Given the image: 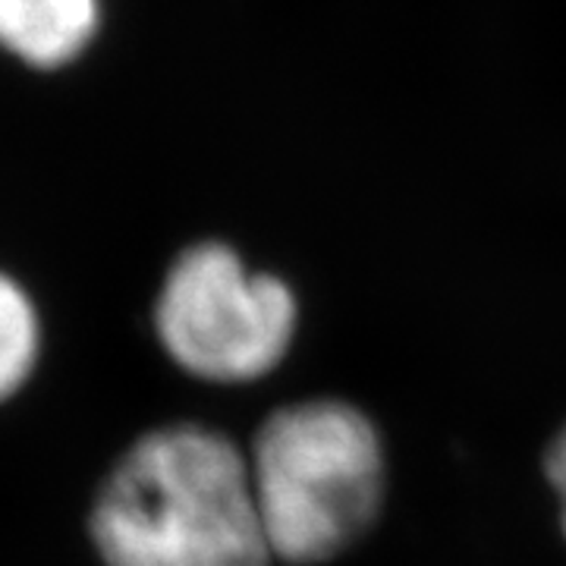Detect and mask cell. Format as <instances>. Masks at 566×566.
Wrapping results in <instances>:
<instances>
[{"mask_svg":"<svg viewBox=\"0 0 566 566\" xmlns=\"http://www.w3.org/2000/svg\"><path fill=\"white\" fill-rule=\"evenodd\" d=\"M88 535L104 566H268L249 460L205 424H158L120 453Z\"/></svg>","mask_w":566,"mask_h":566,"instance_id":"1","label":"cell"},{"mask_svg":"<svg viewBox=\"0 0 566 566\" xmlns=\"http://www.w3.org/2000/svg\"><path fill=\"white\" fill-rule=\"evenodd\" d=\"M167 359L211 385H249L274 371L296 337L293 290L252 271L223 243L182 249L155 300Z\"/></svg>","mask_w":566,"mask_h":566,"instance_id":"3","label":"cell"},{"mask_svg":"<svg viewBox=\"0 0 566 566\" xmlns=\"http://www.w3.org/2000/svg\"><path fill=\"white\" fill-rule=\"evenodd\" d=\"M39 305L13 274L0 271V403L13 400L32 381L41 359Z\"/></svg>","mask_w":566,"mask_h":566,"instance_id":"5","label":"cell"},{"mask_svg":"<svg viewBox=\"0 0 566 566\" xmlns=\"http://www.w3.org/2000/svg\"><path fill=\"white\" fill-rule=\"evenodd\" d=\"M102 0H0V48L54 70L80 57L98 32Z\"/></svg>","mask_w":566,"mask_h":566,"instance_id":"4","label":"cell"},{"mask_svg":"<svg viewBox=\"0 0 566 566\" xmlns=\"http://www.w3.org/2000/svg\"><path fill=\"white\" fill-rule=\"evenodd\" d=\"M547 475H551V485L560 497V510H564V532H566V428L560 431V438L554 441L551 453H547Z\"/></svg>","mask_w":566,"mask_h":566,"instance_id":"6","label":"cell"},{"mask_svg":"<svg viewBox=\"0 0 566 566\" xmlns=\"http://www.w3.org/2000/svg\"><path fill=\"white\" fill-rule=\"evenodd\" d=\"M245 460L268 547L286 564L340 554L381 510L385 453L356 406H283L262 422Z\"/></svg>","mask_w":566,"mask_h":566,"instance_id":"2","label":"cell"}]
</instances>
